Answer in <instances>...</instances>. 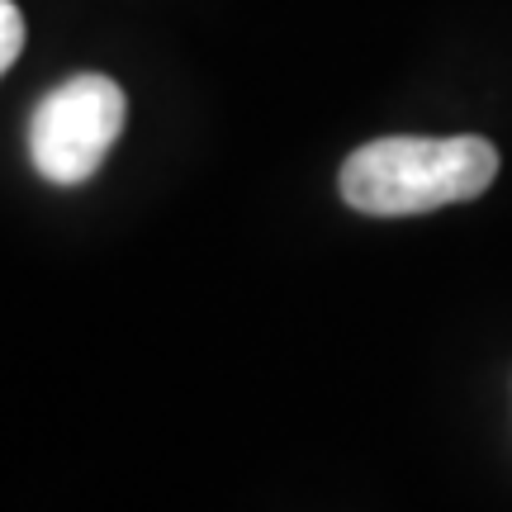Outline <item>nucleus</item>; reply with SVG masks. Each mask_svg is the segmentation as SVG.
<instances>
[{
	"instance_id": "nucleus-3",
	"label": "nucleus",
	"mask_w": 512,
	"mask_h": 512,
	"mask_svg": "<svg viewBox=\"0 0 512 512\" xmlns=\"http://www.w3.org/2000/svg\"><path fill=\"white\" fill-rule=\"evenodd\" d=\"M19 53H24V15L15 0H0V76L15 67Z\"/></svg>"
},
{
	"instance_id": "nucleus-2",
	"label": "nucleus",
	"mask_w": 512,
	"mask_h": 512,
	"mask_svg": "<svg viewBox=\"0 0 512 512\" xmlns=\"http://www.w3.org/2000/svg\"><path fill=\"white\" fill-rule=\"evenodd\" d=\"M124 114L128 100L119 81L100 72L67 76L62 86H53L29 119V157L38 176L53 185L91 181L124 133Z\"/></svg>"
},
{
	"instance_id": "nucleus-1",
	"label": "nucleus",
	"mask_w": 512,
	"mask_h": 512,
	"mask_svg": "<svg viewBox=\"0 0 512 512\" xmlns=\"http://www.w3.org/2000/svg\"><path fill=\"white\" fill-rule=\"evenodd\" d=\"M498 176V147L475 133L456 138H375L356 147L337 190L356 214L375 219H408L432 214L446 204L479 200Z\"/></svg>"
}]
</instances>
